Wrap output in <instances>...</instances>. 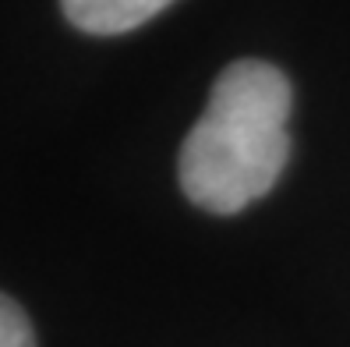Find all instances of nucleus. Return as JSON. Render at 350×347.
<instances>
[{"instance_id": "2", "label": "nucleus", "mask_w": 350, "mask_h": 347, "mask_svg": "<svg viewBox=\"0 0 350 347\" xmlns=\"http://www.w3.org/2000/svg\"><path fill=\"white\" fill-rule=\"evenodd\" d=\"M170 4L174 0H60L64 18L89 36H124Z\"/></svg>"}, {"instance_id": "3", "label": "nucleus", "mask_w": 350, "mask_h": 347, "mask_svg": "<svg viewBox=\"0 0 350 347\" xmlns=\"http://www.w3.org/2000/svg\"><path fill=\"white\" fill-rule=\"evenodd\" d=\"M0 347H36L29 316L8 294H0Z\"/></svg>"}, {"instance_id": "1", "label": "nucleus", "mask_w": 350, "mask_h": 347, "mask_svg": "<svg viewBox=\"0 0 350 347\" xmlns=\"http://www.w3.org/2000/svg\"><path fill=\"white\" fill-rule=\"evenodd\" d=\"M286 75L269 60H234L180 146V192L198 209L230 216L269 195L291 159Z\"/></svg>"}]
</instances>
